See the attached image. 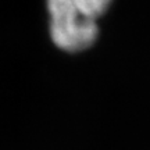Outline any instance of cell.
Masks as SVG:
<instances>
[{
  "mask_svg": "<svg viewBox=\"0 0 150 150\" xmlns=\"http://www.w3.org/2000/svg\"><path fill=\"white\" fill-rule=\"evenodd\" d=\"M112 0H46L50 36L64 52L76 53L91 47L99 35L97 21Z\"/></svg>",
  "mask_w": 150,
  "mask_h": 150,
  "instance_id": "obj_1",
  "label": "cell"
}]
</instances>
